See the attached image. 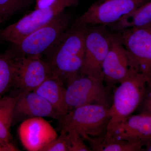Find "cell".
Returning <instances> with one entry per match:
<instances>
[{
  "label": "cell",
  "instance_id": "cell-1",
  "mask_svg": "<svg viewBox=\"0 0 151 151\" xmlns=\"http://www.w3.org/2000/svg\"><path fill=\"white\" fill-rule=\"evenodd\" d=\"M86 26L74 27L65 32L51 50L47 61L52 75L67 83L79 73L84 59Z\"/></svg>",
  "mask_w": 151,
  "mask_h": 151
},
{
  "label": "cell",
  "instance_id": "cell-2",
  "mask_svg": "<svg viewBox=\"0 0 151 151\" xmlns=\"http://www.w3.org/2000/svg\"><path fill=\"white\" fill-rule=\"evenodd\" d=\"M147 84L145 77L130 68L126 78L113 89L110 108L111 119L107 128L132 115L139 106Z\"/></svg>",
  "mask_w": 151,
  "mask_h": 151
},
{
  "label": "cell",
  "instance_id": "cell-3",
  "mask_svg": "<svg viewBox=\"0 0 151 151\" xmlns=\"http://www.w3.org/2000/svg\"><path fill=\"white\" fill-rule=\"evenodd\" d=\"M111 119L110 108L87 105L72 109L59 120L60 134L75 132L81 137H99L107 129Z\"/></svg>",
  "mask_w": 151,
  "mask_h": 151
},
{
  "label": "cell",
  "instance_id": "cell-4",
  "mask_svg": "<svg viewBox=\"0 0 151 151\" xmlns=\"http://www.w3.org/2000/svg\"><path fill=\"white\" fill-rule=\"evenodd\" d=\"M67 85L65 101L67 113L74 108L85 105L111 107V91L104 84V80L78 73L68 81Z\"/></svg>",
  "mask_w": 151,
  "mask_h": 151
},
{
  "label": "cell",
  "instance_id": "cell-5",
  "mask_svg": "<svg viewBox=\"0 0 151 151\" xmlns=\"http://www.w3.org/2000/svg\"><path fill=\"white\" fill-rule=\"evenodd\" d=\"M79 0H56L50 5L37 9L16 22L0 31V41L14 45L31 33L48 23Z\"/></svg>",
  "mask_w": 151,
  "mask_h": 151
},
{
  "label": "cell",
  "instance_id": "cell-6",
  "mask_svg": "<svg viewBox=\"0 0 151 151\" xmlns=\"http://www.w3.org/2000/svg\"><path fill=\"white\" fill-rule=\"evenodd\" d=\"M118 32L116 35L127 50L130 66L143 74L151 86V23Z\"/></svg>",
  "mask_w": 151,
  "mask_h": 151
},
{
  "label": "cell",
  "instance_id": "cell-7",
  "mask_svg": "<svg viewBox=\"0 0 151 151\" xmlns=\"http://www.w3.org/2000/svg\"><path fill=\"white\" fill-rule=\"evenodd\" d=\"M70 18L64 12L14 45L19 55H41L51 50L65 34Z\"/></svg>",
  "mask_w": 151,
  "mask_h": 151
},
{
  "label": "cell",
  "instance_id": "cell-8",
  "mask_svg": "<svg viewBox=\"0 0 151 151\" xmlns=\"http://www.w3.org/2000/svg\"><path fill=\"white\" fill-rule=\"evenodd\" d=\"M147 0H99L76 19L74 27L113 24Z\"/></svg>",
  "mask_w": 151,
  "mask_h": 151
},
{
  "label": "cell",
  "instance_id": "cell-9",
  "mask_svg": "<svg viewBox=\"0 0 151 151\" xmlns=\"http://www.w3.org/2000/svg\"><path fill=\"white\" fill-rule=\"evenodd\" d=\"M41 55H16L15 74L12 87L19 93L31 92L52 75L47 61Z\"/></svg>",
  "mask_w": 151,
  "mask_h": 151
},
{
  "label": "cell",
  "instance_id": "cell-10",
  "mask_svg": "<svg viewBox=\"0 0 151 151\" xmlns=\"http://www.w3.org/2000/svg\"><path fill=\"white\" fill-rule=\"evenodd\" d=\"M109 33L103 29H88L80 75L104 80L103 65L109 49Z\"/></svg>",
  "mask_w": 151,
  "mask_h": 151
},
{
  "label": "cell",
  "instance_id": "cell-11",
  "mask_svg": "<svg viewBox=\"0 0 151 151\" xmlns=\"http://www.w3.org/2000/svg\"><path fill=\"white\" fill-rule=\"evenodd\" d=\"M109 49L103 65L104 83L111 91L127 77L130 68L127 50L116 34L109 33Z\"/></svg>",
  "mask_w": 151,
  "mask_h": 151
},
{
  "label": "cell",
  "instance_id": "cell-12",
  "mask_svg": "<svg viewBox=\"0 0 151 151\" xmlns=\"http://www.w3.org/2000/svg\"><path fill=\"white\" fill-rule=\"evenodd\" d=\"M104 137L107 139L137 141L145 146L151 139V115L144 113L130 115L108 127Z\"/></svg>",
  "mask_w": 151,
  "mask_h": 151
},
{
  "label": "cell",
  "instance_id": "cell-13",
  "mask_svg": "<svg viewBox=\"0 0 151 151\" xmlns=\"http://www.w3.org/2000/svg\"><path fill=\"white\" fill-rule=\"evenodd\" d=\"M18 134L22 145L29 151H42L58 137L51 124L42 117L32 118L22 122Z\"/></svg>",
  "mask_w": 151,
  "mask_h": 151
},
{
  "label": "cell",
  "instance_id": "cell-14",
  "mask_svg": "<svg viewBox=\"0 0 151 151\" xmlns=\"http://www.w3.org/2000/svg\"><path fill=\"white\" fill-rule=\"evenodd\" d=\"M36 117H49L58 121L60 119L50 103L34 91L18 94L14 109L12 127Z\"/></svg>",
  "mask_w": 151,
  "mask_h": 151
},
{
  "label": "cell",
  "instance_id": "cell-15",
  "mask_svg": "<svg viewBox=\"0 0 151 151\" xmlns=\"http://www.w3.org/2000/svg\"><path fill=\"white\" fill-rule=\"evenodd\" d=\"M64 84L61 79L52 75L34 91L50 103L60 119L67 113Z\"/></svg>",
  "mask_w": 151,
  "mask_h": 151
},
{
  "label": "cell",
  "instance_id": "cell-16",
  "mask_svg": "<svg viewBox=\"0 0 151 151\" xmlns=\"http://www.w3.org/2000/svg\"><path fill=\"white\" fill-rule=\"evenodd\" d=\"M87 141L92 151H145V145L137 141L107 139L104 137H82Z\"/></svg>",
  "mask_w": 151,
  "mask_h": 151
},
{
  "label": "cell",
  "instance_id": "cell-17",
  "mask_svg": "<svg viewBox=\"0 0 151 151\" xmlns=\"http://www.w3.org/2000/svg\"><path fill=\"white\" fill-rule=\"evenodd\" d=\"M151 23V1L146 2L113 24L116 31L145 26Z\"/></svg>",
  "mask_w": 151,
  "mask_h": 151
},
{
  "label": "cell",
  "instance_id": "cell-18",
  "mask_svg": "<svg viewBox=\"0 0 151 151\" xmlns=\"http://www.w3.org/2000/svg\"><path fill=\"white\" fill-rule=\"evenodd\" d=\"M18 94L0 98V139L10 142L13 114Z\"/></svg>",
  "mask_w": 151,
  "mask_h": 151
},
{
  "label": "cell",
  "instance_id": "cell-19",
  "mask_svg": "<svg viewBox=\"0 0 151 151\" xmlns=\"http://www.w3.org/2000/svg\"><path fill=\"white\" fill-rule=\"evenodd\" d=\"M16 55L11 52L0 54V98L13 85Z\"/></svg>",
  "mask_w": 151,
  "mask_h": 151
},
{
  "label": "cell",
  "instance_id": "cell-20",
  "mask_svg": "<svg viewBox=\"0 0 151 151\" xmlns=\"http://www.w3.org/2000/svg\"><path fill=\"white\" fill-rule=\"evenodd\" d=\"M30 1L31 0H0V24L24 8Z\"/></svg>",
  "mask_w": 151,
  "mask_h": 151
},
{
  "label": "cell",
  "instance_id": "cell-21",
  "mask_svg": "<svg viewBox=\"0 0 151 151\" xmlns=\"http://www.w3.org/2000/svg\"><path fill=\"white\" fill-rule=\"evenodd\" d=\"M69 139L67 133L60 134L42 151H69Z\"/></svg>",
  "mask_w": 151,
  "mask_h": 151
},
{
  "label": "cell",
  "instance_id": "cell-22",
  "mask_svg": "<svg viewBox=\"0 0 151 151\" xmlns=\"http://www.w3.org/2000/svg\"><path fill=\"white\" fill-rule=\"evenodd\" d=\"M69 139V151H90V147H88L84 142L82 137L75 132L67 133Z\"/></svg>",
  "mask_w": 151,
  "mask_h": 151
},
{
  "label": "cell",
  "instance_id": "cell-23",
  "mask_svg": "<svg viewBox=\"0 0 151 151\" xmlns=\"http://www.w3.org/2000/svg\"><path fill=\"white\" fill-rule=\"evenodd\" d=\"M139 106H140L141 113L151 115V86L147 85L145 92Z\"/></svg>",
  "mask_w": 151,
  "mask_h": 151
},
{
  "label": "cell",
  "instance_id": "cell-24",
  "mask_svg": "<svg viewBox=\"0 0 151 151\" xmlns=\"http://www.w3.org/2000/svg\"><path fill=\"white\" fill-rule=\"evenodd\" d=\"M19 150L10 142L0 139V151H17Z\"/></svg>",
  "mask_w": 151,
  "mask_h": 151
},
{
  "label": "cell",
  "instance_id": "cell-25",
  "mask_svg": "<svg viewBox=\"0 0 151 151\" xmlns=\"http://www.w3.org/2000/svg\"><path fill=\"white\" fill-rule=\"evenodd\" d=\"M56 0H36L37 9L45 7L50 5Z\"/></svg>",
  "mask_w": 151,
  "mask_h": 151
},
{
  "label": "cell",
  "instance_id": "cell-26",
  "mask_svg": "<svg viewBox=\"0 0 151 151\" xmlns=\"http://www.w3.org/2000/svg\"><path fill=\"white\" fill-rule=\"evenodd\" d=\"M145 148L144 149L145 151H151V139L147 142L145 145Z\"/></svg>",
  "mask_w": 151,
  "mask_h": 151
}]
</instances>
